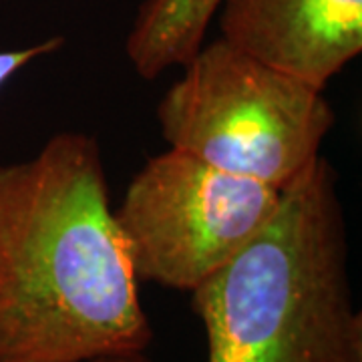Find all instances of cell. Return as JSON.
Wrapping results in <instances>:
<instances>
[{
	"label": "cell",
	"mask_w": 362,
	"mask_h": 362,
	"mask_svg": "<svg viewBox=\"0 0 362 362\" xmlns=\"http://www.w3.org/2000/svg\"><path fill=\"white\" fill-rule=\"evenodd\" d=\"M137 282L95 135L59 131L0 163V362L147 352Z\"/></svg>",
	"instance_id": "6da1fadb"
},
{
	"label": "cell",
	"mask_w": 362,
	"mask_h": 362,
	"mask_svg": "<svg viewBox=\"0 0 362 362\" xmlns=\"http://www.w3.org/2000/svg\"><path fill=\"white\" fill-rule=\"evenodd\" d=\"M192 294L207 362H362L338 177L324 156Z\"/></svg>",
	"instance_id": "7a4b0ae2"
},
{
	"label": "cell",
	"mask_w": 362,
	"mask_h": 362,
	"mask_svg": "<svg viewBox=\"0 0 362 362\" xmlns=\"http://www.w3.org/2000/svg\"><path fill=\"white\" fill-rule=\"evenodd\" d=\"M157 103L169 147L282 192L308 173L337 123L324 90L218 37Z\"/></svg>",
	"instance_id": "3957f363"
},
{
	"label": "cell",
	"mask_w": 362,
	"mask_h": 362,
	"mask_svg": "<svg viewBox=\"0 0 362 362\" xmlns=\"http://www.w3.org/2000/svg\"><path fill=\"white\" fill-rule=\"evenodd\" d=\"M280 192L175 147L129 181L115 221L139 282L192 292L268 223Z\"/></svg>",
	"instance_id": "277c9868"
},
{
	"label": "cell",
	"mask_w": 362,
	"mask_h": 362,
	"mask_svg": "<svg viewBox=\"0 0 362 362\" xmlns=\"http://www.w3.org/2000/svg\"><path fill=\"white\" fill-rule=\"evenodd\" d=\"M220 37L318 89L362 52V0H220Z\"/></svg>",
	"instance_id": "5b68a950"
},
{
	"label": "cell",
	"mask_w": 362,
	"mask_h": 362,
	"mask_svg": "<svg viewBox=\"0 0 362 362\" xmlns=\"http://www.w3.org/2000/svg\"><path fill=\"white\" fill-rule=\"evenodd\" d=\"M220 0H143L125 39V54L135 73L157 78L183 66L206 42Z\"/></svg>",
	"instance_id": "8992f818"
},
{
	"label": "cell",
	"mask_w": 362,
	"mask_h": 362,
	"mask_svg": "<svg viewBox=\"0 0 362 362\" xmlns=\"http://www.w3.org/2000/svg\"><path fill=\"white\" fill-rule=\"evenodd\" d=\"M65 45L63 37H52L49 40H42L37 42L33 47H26V49H14V51H0V87L11 81V78L28 63H33L35 59L45 57V54H51V52L59 51L61 47Z\"/></svg>",
	"instance_id": "52a82bcc"
},
{
	"label": "cell",
	"mask_w": 362,
	"mask_h": 362,
	"mask_svg": "<svg viewBox=\"0 0 362 362\" xmlns=\"http://www.w3.org/2000/svg\"><path fill=\"white\" fill-rule=\"evenodd\" d=\"M89 362H153L147 352H133V354H119V356H103V358H95Z\"/></svg>",
	"instance_id": "ba28073f"
}]
</instances>
